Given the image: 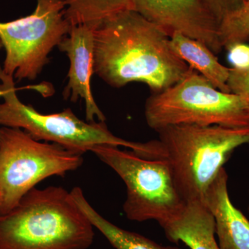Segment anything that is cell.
Listing matches in <instances>:
<instances>
[{
  "mask_svg": "<svg viewBox=\"0 0 249 249\" xmlns=\"http://www.w3.org/2000/svg\"><path fill=\"white\" fill-rule=\"evenodd\" d=\"M248 210H249V206Z\"/></svg>",
  "mask_w": 249,
  "mask_h": 249,
  "instance_id": "22",
  "label": "cell"
},
{
  "mask_svg": "<svg viewBox=\"0 0 249 249\" xmlns=\"http://www.w3.org/2000/svg\"><path fill=\"white\" fill-rule=\"evenodd\" d=\"M64 0H37L32 14L0 22V40L6 52L2 68L18 81L37 78L49 63V55L68 35Z\"/></svg>",
  "mask_w": 249,
  "mask_h": 249,
  "instance_id": "8",
  "label": "cell"
},
{
  "mask_svg": "<svg viewBox=\"0 0 249 249\" xmlns=\"http://www.w3.org/2000/svg\"><path fill=\"white\" fill-rule=\"evenodd\" d=\"M228 86L231 92L245 100L249 109V69L241 70L231 68Z\"/></svg>",
  "mask_w": 249,
  "mask_h": 249,
  "instance_id": "17",
  "label": "cell"
},
{
  "mask_svg": "<svg viewBox=\"0 0 249 249\" xmlns=\"http://www.w3.org/2000/svg\"><path fill=\"white\" fill-rule=\"evenodd\" d=\"M170 42L177 55L190 67L206 78L216 89L231 93L228 86L231 68L222 65L207 46L178 33L170 37Z\"/></svg>",
  "mask_w": 249,
  "mask_h": 249,
  "instance_id": "13",
  "label": "cell"
},
{
  "mask_svg": "<svg viewBox=\"0 0 249 249\" xmlns=\"http://www.w3.org/2000/svg\"><path fill=\"white\" fill-rule=\"evenodd\" d=\"M3 46L2 44H1V40H0V49L2 48ZM3 95V91L1 89H0V97H2Z\"/></svg>",
  "mask_w": 249,
  "mask_h": 249,
  "instance_id": "20",
  "label": "cell"
},
{
  "mask_svg": "<svg viewBox=\"0 0 249 249\" xmlns=\"http://www.w3.org/2000/svg\"><path fill=\"white\" fill-rule=\"evenodd\" d=\"M132 10L171 37L183 34L220 53L219 22L204 0H132Z\"/></svg>",
  "mask_w": 249,
  "mask_h": 249,
  "instance_id": "9",
  "label": "cell"
},
{
  "mask_svg": "<svg viewBox=\"0 0 249 249\" xmlns=\"http://www.w3.org/2000/svg\"><path fill=\"white\" fill-rule=\"evenodd\" d=\"M249 1V0H245V1Z\"/></svg>",
  "mask_w": 249,
  "mask_h": 249,
  "instance_id": "21",
  "label": "cell"
},
{
  "mask_svg": "<svg viewBox=\"0 0 249 249\" xmlns=\"http://www.w3.org/2000/svg\"><path fill=\"white\" fill-rule=\"evenodd\" d=\"M161 227L170 242H183L191 249H221L213 216L202 201L187 202L182 213Z\"/></svg>",
  "mask_w": 249,
  "mask_h": 249,
  "instance_id": "12",
  "label": "cell"
},
{
  "mask_svg": "<svg viewBox=\"0 0 249 249\" xmlns=\"http://www.w3.org/2000/svg\"><path fill=\"white\" fill-rule=\"evenodd\" d=\"M219 40L223 49L249 40V1L227 17L219 24Z\"/></svg>",
  "mask_w": 249,
  "mask_h": 249,
  "instance_id": "16",
  "label": "cell"
},
{
  "mask_svg": "<svg viewBox=\"0 0 249 249\" xmlns=\"http://www.w3.org/2000/svg\"></svg>",
  "mask_w": 249,
  "mask_h": 249,
  "instance_id": "23",
  "label": "cell"
},
{
  "mask_svg": "<svg viewBox=\"0 0 249 249\" xmlns=\"http://www.w3.org/2000/svg\"><path fill=\"white\" fill-rule=\"evenodd\" d=\"M228 174L222 168L205 193L202 202L213 216L221 249H249V221L232 204Z\"/></svg>",
  "mask_w": 249,
  "mask_h": 249,
  "instance_id": "11",
  "label": "cell"
},
{
  "mask_svg": "<svg viewBox=\"0 0 249 249\" xmlns=\"http://www.w3.org/2000/svg\"><path fill=\"white\" fill-rule=\"evenodd\" d=\"M93 36V74L112 88L142 83L160 92L192 69L175 53L170 37L133 10L109 18Z\"/></svg>",
  "mask_w": 249,
  "mask_h": 249,
  "instance_id": "1",
  "label": "cell"
},
{
  "mask_svg": "<svg viewBox=\"0 0 249 249\" xmlns=\"http://www.w3.org/2000/svg\"><path fill=\"white\" fill-rule=\"evenodd\" d=\"M94 30L86 25L71 26L58 46L60 52L67 54L70 63L63 97L74 103L82 98L85 102L87 121L93 122L96 118L105 122L106 116L95 101L90 86L93 74Z\"/></svg>",
  "mask_w": 249,
  "mask_h": 249,
  "instance_id": "10",
  "label": "cell"
},
{
  "mask_svg": "<svg viewBox=\"0 0 249 249\" xmlns=\"http://www.w3.org/2000/svg\"><path fill=\"white\" fill-rule=\"evenodd\" d=\"M144 113L147 125L156 132L180 124L249 127L245 100L216 89L193 69L176 84L152 93Z\"/></svg>",
  "mask_w": 249,
  "mask_h": 249,
  "instance_id": "5",
  "label": "cell"
},
{
  "mask_svg": "<svg viewBox=\"0 0 249 249\" xmlns=\"http://www.w3.org/2000/svg\"><path fill=\"white\" fill-rule=\"evenodd\" d=\"M0 126L22 129L33 138L53 142L71 151L84 155L98 145L124 147L150 160L162 156L158 140L145 142H129L111 133L103 121L88 122L80 119L71 109L53 114H42L30 105L23 103L16 94L14 78L0 67Z\"/></svg>",
  "mask_w": 249,
  "mask_h": 249,
  "instance_id": "4",
  "label": "cell"
},
{
  "mask_svg": "<svg viewBox=\"0 0 249 249\" xmlns=\"http://www.w3.org/2000/svg\"><path fill=\"white\" fill-rule=\"evenodd\" d=\"M157 132L178 191L186 202L202 201L232 152L249 144V127L180 124Z\"/></svg>",
  "mask_w": 249,
  "mask_h": 249,
  "instance_id": "3",
  "label": "cell"
},
{
  "mask_svg": "<svg viewBox=\"0 0 249 249\" xmlns=\"http://www.w3.org/2000/svg\"><path fill=\"white\" fill-rule=\"evenodd\" d=\"M204 1L217 18L219 24L228 15L240 9L245 3V0H204Z\"/></svg>",
  "mask_w": 249,
  "mask_h": 249,
  "instance_id": "19",
  "label": "cell"
},
{
  "mask_svg": "<svg viewBox=\"0 0 249 249\" xmlns=\"http://www.w3.org/2000/svg\"><path fill=\"white\" fill-rule=\"evenodd\" d=\"M65 18L71 26L96 28L116 15L132 10V0H64Z\"/></svg>",
  "mask_w": 249,
  "mask_h": 249,
  "instance_id": "15",
  "label": "cell"
},
{
  "mask_svg": "<svg viewBox=\"0 0 249 249\" xmlns=\"http://www.w3.org/2000/svg\"><path fill=\"white\" fill-rule=\"evenodd\" d=\"M83 155L36 140L22 129L0 126V214L9 213L46 178L78 169Z\"/></svg>",
  "mask_w": 249,
  "mask_h": 249,
  "instance_id": "7",
  "label": "cell"
},
{
  "mask_svg": "<svg viewBox=\"0 0 249 249\" xmlns=\"http://www.w3.org/2000/svg\"><path fill=\"white\" fill-rule=\"evenodd\" d=\"M70 193L75 202L89 219L93 227L102 233L114 249H181L160 245L140 234L124 230L109 222L93 209L79 187H75Z\"/></svg>",
  "mask_w": 249,
  "mask_h": 249,
  "instance_id": "14",
  "label": "cell"
},
{
  "mask_svg": "<svg viewBox=\"0 0 249 249\" xmlns=\"http://www.w3.org/2000/svg\"><path fill=\"white\" fill-rule=\"evenodd\" d=\"M93 226L60 186L33 188L6 214H0V249H87Z\"/></svg>",
  "mask_w": 249,
  "mask_h": 249,
  "instance_id": "2",
  "label": "cell"
},
{
  "mask_svg": "<svg viewBox=\"0 0 249 249\" xmlns=\"http://www.w3.org/2000/svg\"><path fill=\"white\" fill-rule=\"evenodd\" d=\"M91 152L125 185L123 209L129 220H155L162 227L182 213L187 202L178 191L165 159L150 160L132 150L111 145H98Z\"/></svg>",
  "mask_w": 249,
  "mask_h": 249,
  "instance_id": "6",
  "label": "cell"
},
{
  "mask_svg": "<svg viewBox=\"0 0 249 249\" xmlns=\"http://www.w3.org/2000/svg\"><path fill=\"white\" fill-rule=\"evenodd\" d=\"M228 58L232 68L245 70L249 69V44L237 42L228 47Z\"/></svg>",
  "mask_w": 249,
  "mask_h": 249,
  "instance_id": "18",
  "label": "cell"
}]
</instances>
